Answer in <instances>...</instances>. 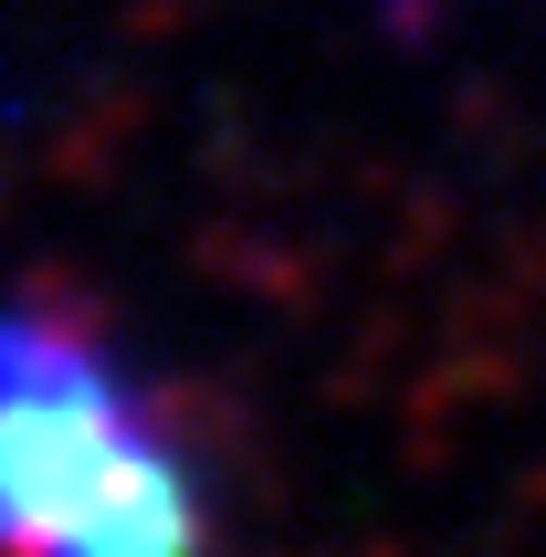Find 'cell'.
<instances>
[{"label": "cell", "mask_w": 546, "mask_h": 557, "mask_svg": "<svg viewBox=\"0 0 546 557\" xmlns=\"http://www.w3.org/2000/svg\"><path fill=\"white\" fill-rule=\"evenodd\" d=\"M0 557H211V463L53 315H0Z\"/></svg>", "instance_id": "obj_1"}]
</instances>
